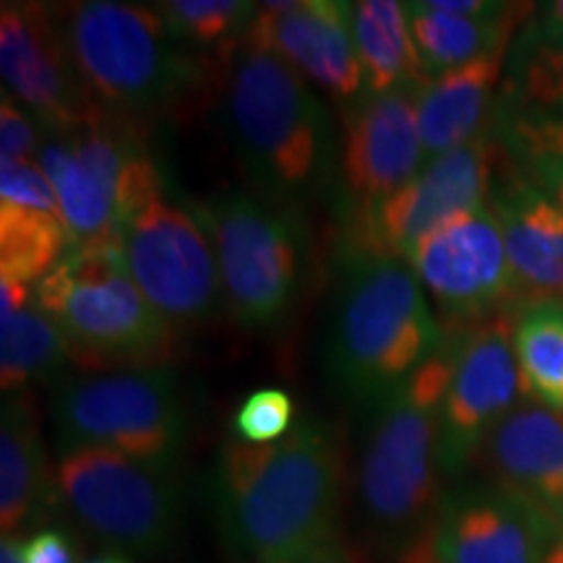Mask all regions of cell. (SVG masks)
<instances>
[{"label":"cell","instance_id":"6da1fadb","mask_svg":"<svg viewBox=\"0 0 563 563\" xmlns=\"http://www.w3.org/2000/svg\"><path fill=\"white\" fill-rule=\"evenodd\" d=\"M342 496L340 439L313 418L274 443L228 439L217 456V514L241 563H282L344 543Z\"/></svg>","mask_w":563,"mask_h":563},{"label":"cell","instance_id":"7a4b0ae2","mask_svg":"<svg viewBox=\"0 0 563 563\" xmlns=\"http://www.w3.org/2000/svg\"><path fill=\"white\" fill-rule=\"evenodd\" d=\"M446 336L410 264L386 256L342 258L323 371L352 410H382Z\"/></svg>","mask_w":563,"mask_h":563},{"label":"cell","instance_id":"3957f363","mask_svg":"<svg viewBox=\"0 0 563 563\" xmlns=\"http://www.w3.org/2000/svg\"><path fill=\"white\" fill-rule=\"evenodd\" d=\"M224 125L264 199L300 209L336 186L332 115L313 84L277 55L238 47L228 60Z\"/></svg>","mask_w":563,"mask_h":563},{"label":"cell","instance_id":"277c9868","mask_svg":"<svg viewBox=\"0 0 563 563\" xmlns=\"http://www.w3.org/2000/svg\"><path fill=\"white\" fill-rule=\"evenodd\" d=\"M452 332L382 410L371 415L355 475L357 514L373 545L399 559L431 530L443 498L439 412L460 355Z\"/></svg>","mask_w":563,"mask_h":563},{"label":"cell","instance_id":"5b68a950","mask_svg":"<svg viewBox=\"0 0 563 563\" xmlns=\"http://www.w3.org/2000/svg\"><path fill=\"white\" fill-rule=\"evenodd\" d=\"M55 13L84 87L102 110L129 118L165 110L211 74V60L175 40L157 5L76 0Z\"/></svg>","mask_w":563,"mask_h":563},{"label":"cell","instance_id":"8992f818","mask_svg":"<svg viewBox=\"0 0 563 563\" xmlns=\"http://www.w3.org/2000/svg\"><path fill=\"white\" fill-rule=\"evenodd\" d=\"M34 306L81 368H157L175 350V329L131 279L118 245H70L37 282Z\"/></svg>","mask_w":563,"mask_h":563},{"label":"cell","instance_id":"52a82bcc","mask_svg":"<svg viewBox=\"0 0 563 563\" xmlns=\"http://www.w3.org/2000/svg\"><path fill=\"white\" fill-rule=\"evenodd\" d=\"M191 209L214 245L230 319L251 332L282 327L306 269L300 209L245 191H220Z\"/></svg>","mask_w":563,"mask_h":563},{"label":"cell","instance_id":"ba28073f","mask_svg":"<svg viewBox=\"0 0 563 563\" xmlns=\"http://www.w3.org/2000/svg\"><path fill=\"white\" fill-rule=\"evenodd\" d=\"M51 415L58 452L102 446L175 473L188 439V410L173 368H125L55 384Z\"/></svg>","mask_w":563,"mask_h":563},{"label":"cell","instance_id":"9c48e42d","mask_svg":"<svg viewBox=\"0 0 563 563\" xmlns=\"http://www.w3.org/2000/svg\"><path fill=\"white\" fill-rule=\"evenodd\" d=\"M55 483L76 522L112 551L159 559L178 543L183 506L175 473L112 449L74 446L58 452Z\"/></svg>","mask_w":563,"mask_h":563},{"label":"cell","instance_id":"30bf717a","mask_svg":"<svg viewBox=\"0 0 563 563\" xmlns=\"http://www.w3.org/2000/svg\"><path fill=\"white\" fill-rule=\"evenodd\" d=\"M115 245L131 279L175 332L207 323L224 306L207 230L165 188L125 220Z\"/></svg>","mask_w":563,"mask_h":563},{"label":"cell","instance_id":"8fae6325","mask_svg":"<svg viewBox=\"0 0 563 563\" xmlns=\"http://www.w3.org/2000/svg\"><path fill=\"white\" fill-rule=\"evenodd\" d=\"M493 131L428 159L422 170L376 207L342 217L344 256H386L410 262L415 249L462 211L488 203Z\"/></svg>","mask_w":563,"mask_h":563},{"label":"cell","instance_id":"7c38bea8","mask_svg":"<svg viewBox=\"0 0 563 563\" xmlns=\"http://www.w3.org/2000/svg\"><path fill=\"white\" fill-rule=\"evenodd\" d=\"M439 313L460 327L498 319L519 300L501 228L490 203L462 211L422 241L407 262Z\"/></svg>","mask_w":563,"mask_h":563},{"label":"cell","instance_id":"4fadbf2b","mask_svg":"<svg viewBox=\"0 0 563 563\" xmlns=\"http://www.w3.org/2000/svg\"><path fill=\"white\" fill-rule=\"evenodd\" d=\"M0 70L5 91L37 118L47 136L81 129L102 112L84 87L51 3L0 5Z\"/></svg>","mask_w":563,"mask_h":563},{"label":"cell","instance_id":"5bb4252c","mask_svg":"<svg viewBox=\"0 0 563 563\" xmlns=\"http://www.w3.org/2000/svg\"><path fill=\"white\" fill-rule=\"evenodd\" d=\"M522 394L509 316L464 329L452 384L439 412L443 477L467 470L493 428L522 402Z\"/></svg>","mask_w":563,"mask_h":563},{"label":"cell","instance_id":"9a60e30c","mask_svg":"<svg viewBox=\"0 0 563 563\" xmlns=\"http://www.w3.org/2000/svg\"><path fill=\"white\" fill-rule=\"evenodd\" d=\"M422 84L386 95L365 91L361 100L342 108L336 159L342 217L389 199L428 162L418 121Z\"/></svg>","mask_w":563,"mask_h":563},{"label":"cell","instance_id":"2e32d148","mask_svg":"<svg viewBox=\"0 0 563 563\" xmlns=\"http://www.w3.org/2000/svg\"><path fill=\"white\" fill-rule=\"evenodd\" d=\"M290 63L302 79L350 104L365 95V76L352 40V3L277 0L258 5L243 45Z\"/></svg>","mask_w":563,"mask_h":563},{"label":"cell","instance_id":"e0dca14e","mask_svg":"<svg viewBox=\"0 0 563 563\" xmlns=\"http://www.w3.org/2000/svg\"><path fill=\"white\" fill-rule=\"evenodd\" d=\"M548 538L551 525L490 481L443 490L426 534L435 563H543Z\"/></svg>","mask_w":563,"mask_h":563},{"label":"cell","instance_id":"ac0fdd59","mask_svg":"<svg viewBox=\"0 0 563 563\" xmlns=\"http://www.w3.org/2000/svg\"><path fill=\"white\" fill-rule=\"evenodd\" d=\"M475 460L490 483L538 511L548 525L563 519V415L522 399L493 428Z\"/></svg>","mask_w":563,"mask_h":563},{"label":"cell","instance_id":"d6986e66","mask_svg":"<svg viewBox=\"0 0 563 563\" xmlns=\"http://www.w3.org/2000/svg\"><path fill=\"white\" fill-rule=\"evenodd\" d=\"M488 203L501 228L519 300H563L561 203L519 167L493 173Z\"/></svg>","mask_w":563,"mask_h":563},{"label":"cell","instance_id":"ffe728a7","mask_svg":"<svg viewBox=\"0 0 563 563\" xmlns=\"http://www.w3.org/2000/svg\"><path fill=\"white\" fill-rule=\"evenodd\" d=\"M509 45L422 84L418 121L426 159L470 144L490 131L488 121L496 118Z\"/></svg>","mask_w":563,"mask_h":563},{"label":"cell","instance_id":"44dd1931","mask_svg":"<svg viewBox=\"0 0 563 563\" xmlns=\"http://www.w3.org/2000/svg\"><path fill=\"white\" fill-rule=\"evenodd\" d=\"M58 496L30 389L11 394L0 418V530L3 538L37 522Z\"/></svg>","mask_w":563,"mask_h":563},{"label":"cell","instance_id":"7402d4cb","mask_svg":"<svg viewBox=\"0 0 563 563\" xmlns=\"http://www.w3.org/2000/svg\"><path fill=\"white\" fill-rule=\"evenodd\" d=\"M519 5L498 16H454L433 11L428 3H407V19L426 79L456 70L481 55L509 45L517 34Z\"/></svg>","mask_w":563,"mask_h":563},{"label":"cell","instance_id":"603a6c76","mask_svg":"<svg viewBox=\"0 0 563 563\" xmlns=\"http://www.w3.org/2000/svg\"><path fill=\"white\" fill-rule=\"evenodd\" d=\"M352 40L365 76V91H386L428 81L407 19V3L361 0L352 3Z\"/></svg>","mask_w":563,"mask_h":563},{"label":"cell","instance_id":"cb8c5ba5","mask_svg":"<svg viewBox=\"0 0 563 563\" xmlns=\"http://www.w3.org/2000/svg\"><path fill=\"white\" fill-rule=\"evenodd\" d=\"M498 108L532 115H563V32L532 19L506 53Z\"/></svg>","mask_w":563,"mask_h":563},{"label":"cell","instance_id":"d4e9b609","mask_svg":"<svg viewBox=\"0 0 563 563\" xmlns=\"http://www.w3.org/2000/svg\"><path fill=\"white\" fill-rule=\"evenodd\" d=\"M514 352L527 399L563 415V300L519 306Z\"/></svg>","mask_w":563,"mask_h":563},{"label":"cell","instance_id":"484cf974","mask_svg":"<svg viewBox=\"0 0 563 563\" xmlns=\"http://www.w3.org/2000/svg\"><path fill=\"white\" fill-rule=\"evenodd\" d=\"M70 245L63 214L0 201V279L37 287Z\"/></svg>","mask_w":563,"mask_h":563},{"label":"cell","instance_id":"4316f807","mask_svg":"<svg viewBox=\"0 0 563 563\" xmlns=\"http://www.w3.org/2000/svg\"><path fill=\"white\" fill-rule=\"evenodd\" d=\"M0 389L16 394L32 384H53L66 363L74 361L55 323L34 300L13 319L0 323ZM55 386V384H53Z\"/></svg>","mask_w":563,"mask_h":563},{"label":"cell","instance_id":"83f0119b","mask_svg":"<svg viewBox=\"0 0 563 563\" xmlns=\"http://www.w3.org/2000/svg\"><path fill=\"white\" fill-rule=\"evenodd\" d=\"M180 45L201 58L230 60L243 45L258 5L245 0H167L157 3Z\"/></svg>","mask_w":563,"mask_h":563},{"label":"cell","instance_id":"f1b7e54d","mask_svg":"<svg viewBox=\"0 0 563 563\" xmlns=\"http://www.w3.org/2000/svg\"><path fill=\"white\" fill-rule=\"evenodd\" d=\"M490 131L511 162H522L534 154H563V115H532L496 108Z\"/></svg>","mask_w":563,"mask_h":563},{"label":"cell","instance_id":"f546056e","mask_svg":"<svg viewBox=\"0 0 563 563\" xmlns=\"http://www.w3.org/2000/svg\"><path fill=\"white\" fill-rule=\"evenodd\" d=\"M295 402L285 389L266 386L251 391L232 415V439L245 443H274L295 426Z\"/></svg>","mask_w":563,"mask_h":563},{"label":"cell","instance_id":"4dcf8cb0","mask_svg":"<svg viewBox=\"0 0 563 563\" xmlns=\"http://www.w3.org/2000/svg\"><path fill=\"white\" fill-rule=\"evenodd\" d=\"M47 131L24 104L3 89L0 97V157L9 162H32L45 144Z\"/></svg>","mask_w":563,"mask_h":563},{"label":"cell","instance_id":"1f68e13d","mask_svg":"<svg viewBox=\"0 0 563 563\" xmlns=\"http://www.w3.org/2000/svg\"><path fill=\"white\" fill-rule=\"evenodd\" d=\"M0 201L24 203V207L63 214L53 183L42 173L37 162L0 159Z\"/></svg>","mask_w":563,"mask_h":563},{"label":"cell","instance_id":"d6a6232c","mask_svg":"<svg viewBox=\"0 0 563 563\" xmlns=\"http://www.w3.org/2000/svg\"><path fill=\"white\" fill-rule=\"evenodd\" d=\"M24 563H79V548L63 527H45L24 540Z\"/></svg>","mask_w":563,"mask_h":563},{"label":"cell","instance_id":"836d02e7","mask_svg":"<svg viewBox=\"0 0 563 563\" xmlns=\"http://www.w3.org/2000/svg\"><path fill=\"white\" fill-rule=\"evenodd\" d=\"M514 165L563 207V154H534Z\"/></svg>","mask_w":563,"mask_h":563},{"label":"cell","instance_id":"e575fe53","mask_svg":"<svg viewBox=\"0 0 563 563\" xmlns=\"http://www.w3.org/2000/svg\"><path fill=\"white\" fill-rule=\"evenodd\" d=\"M428 5L454 16H498L511 9L509 3H490V0H428Z\"/></svg>","mask_w":563,"mask_h":563},{"label":"cell","instance_id":"d590c367","mask_svg":"<svg viewBox=\"0 0 563 563\" xmlns=\"http://www.w3.org/2000/svg\"><path fill=\"white\" fill-rule=\"evenodd\" d=\"M282 563H357L355 555L350 553L347 543L323 548V551L308 553V555H298V559H287Z\"/></svg>","mask_w":563,"mask_h":563},{"label":"cell","instance_id":"8d00e7d4","mask_svg":"<svg viewBox=\"0 0 563 563\" xmlns=\"http://www.w3.org/2000/svg\"><path fill=\"white\" fill-rule=\"evenodd\" d=\"M532 19L538 21V24L548 26V30L563 32V0H551V3L538 5V9L532 11Z\"/></svg>","mask_w":563,"mask_h":563},{"label":"cell","instance_id":"74e56055","mask_svg":"<svg viewBox=\"0 0 563 563\" xmlns=\"http://www.w3.org/2000/svg\"><path fill=\"white\" fill-rule=\"evenodd\" d=\"M543 563H563V519L551 527V538H548Z\"/></svg>","mask_w":563,"mask_h":563},{"label":"cell","instance_id":"f35d334b","mask_svg":"<svg viewBox=\"0 0 563 563\" xmlns=\"http://www.w3.org/2000/svg\"><path fill=\"white\" fill-rule=\"evenodd\" d=\"M0 563H24V540L19 534L0 540Z\"/></svg>","mask_w":563,"mask_h":563},{"label":"cell","instance_id":"ab89813d","mask_svg":"<svg viewBox=\"0 0 563 563\" xmlns=\"http://www.w3.org/2000/svg\"><path fill=\"white\" fill-rule=\"evenodd\" d=\"M399 563H435L431 555V548H428V540L426 538L418 540V543H415L410 551L399 559Z\"/></svg>","mask_w":563,"mask_h":563},{"label":"cell","instance_id":"60d3db41","mask_svg":"<svg viewBox=\"0 0 563 563\" xmlns=\"http://www.w3.org/2000/svg\"><path fill=\"white\" fill-rule=\"evenodd\" d=\"M87 563H131L123 555H97V559H89Z\"/></svg>","mask_w":563,"mask_h":563}]
</instances>
